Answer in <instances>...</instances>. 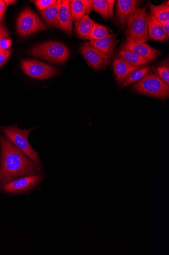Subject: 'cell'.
I'll return each instance as SVG.
<instances>
[{"instance_id":"cell-31","label":"cell","mask_w":169,"mask_h":255,"mask_svg":"<svg viewBox=\"0 0 169 255\" xmlns=\"http://www.w3.org/2000/svg\"><path fill=\"white\" fill-rule=\"evenodd\" d=\"M164 31L169 37V20L165 22L162 23Z\"/></svg>"},{"instance_id":"cell-15","label":"cell","mask_w":169,"mask_h":255,"mask_svg":"<svg viewBox=\"0 0 169 255\" xmlns=\"http://www.w3.org/2000/svg\"><path fill=\"white\" fill-rule=\"evenodd\" d=\"M58 28L69 35L72 33V21L70 9V1L62 0L58 15Z\"/></svg>"},{"instance_id":"cell-35","label":"cell","mask_w":169,"mask_h":255,"mask_svg":"<svg viewBox=\"0 0 169 255\" xmlns=\"http://www.w3.org/2000/svg\"><path fill=\"white\" fill-rule=\"evenodd\" d=\"M0 128H1V127H0Z\"/></svg>"},{"instance_id":"cell-22","label":"cell","mask_w":169,"mask_h":255,"mask_svg":"<svg viewBox=\"0 0 169 255\" xmlns=\"http://www.w3.org/2000/svg\"><path fill=\"white\" fill-rule=\"evenodd\" d=\"M150 70L149 67L141 68L134 72L122 84V88L126 87L140 80L147 75Z\"/></svg>"},{"instance_id":"cell-5","label":"cell","mask_w":169,"mask_h":255,"mask_svg":"<svg viewBox=\"0 0 169 255\" xmlns=\"http://www.w3.org/2000/svg\"><path fill=\"white\" fill-rule=\"evenodd\" d=\"M35 128L27 130L19 128L16 125L5 128L4 133L9 140L21 151L29 157L34 163L40 165V160L37 152L30 145L28 137L30 132Z\"/></svg>"},{"instance_id":"cell-16","label":"cell","mask_w":169,"mask_h":255,"mask_svg":"<svg viewBox=\"0 0 169 255\" xmlns=\"http://www.w3.org/2000/svg\"><path fill=\"white\" fill-rule=\"evenodd\" d=\"M148 36L149 39L160 41H166L169 38L162 23L152 15L149 16Z\"/></svg>"},{"instance_id":"cell-23","label":"cell","mask_w":169,"mask_h":255,"mask_svg":"<svg viewBox=\"0 0 169 255\" xmlns=\"http://www.w3.org/2000/svg\"><path fill=\"white\" fill-rule=\"evenodd\" d=\"M93 8L104 19H109L108 6L106 0H93Z\"/></svg>"},{"instance_id":"cell-1","label":"cell","mask_w":169,"mask_h":255,"mask_svg":"<svg viewBox=\"0 0 169 255\" xmlns=\"http://www.w3.org/2000/svg\"><path fill=\"white\" fill-rule=\"evenodd\" d=\"M2 164L0 169V184L4 185L20 177L33 175L39 168L5 136L0 137Z\"/></svg>"},{"instance_id":"cell-30","label":"cell","mask_w":169,"mask_h":255,"mask_svg":"<svg viewBox=\"0 0 169 255\" xmlns=\"http://www.w3.org/2000/svg\"><path fill=\"white\" fill-rule=\"evenodd\" d=\"M8 36V33L6 28L3 25L0 29V41L5 37Z\"/></svg>"},{"instance_id":"cell-33","label":"cell","mask_w":169,"mask_h":255,"mask_svg":"<svg viewBox=\"0 0 169 255\" xmlns=\"http://www.w3.org/2000/svg\"><path fill=\"white\" fill-rule=\"evenodd\" d=\"M3 26V25L2 24H0V29H1V28Z\"/></svg>"},{"instance_id":"cell-12","label":"cell","mask_w":169,"mask_h":255,"mask_svg":"<svg viewBox=\"0 0 169 255\" xmlns=\"http://www.w3.org/2000/svg\"><path fill=\"white\" fill-rule=\"evenodd\" d=\"M70 13L72 21L77 22L94 9L92 0H71L70 1Z\"/></svg>"},{"instance_id":"cell-19","label":"cell","mask_w":169,"mask_h":255,"mask_svg":"<svg viewBox=\"0 0 169 255\" xmlns=\"http://www.w3.org/2000/svg\"><path fill=\"white\" fill-rule=\"evenodd\" d=\"M118 56L127 63L134 66H143L150 62L147 59L123 48L118 52Z\"/></svg>"},{"instance_id":"cell-29","label":"cell","mask_w":169,"mask_h":255,"mask_svg":"<svg viewBox=\"0 0 169 255\" xmlns=\"http://www.w3.org/2000/svg\"><path fill=\"white\" fill-rule=\"evenodd\" d=\"M7 5L3 0H0V19L2 20L5 16Z\"/></svg>"},{"instance_id":"cell-6","label":"cell","mask_w":169,"mask_h":255,"mask_svg":"<svg viewBox=\"0 0 169 255\" xmlns=\"http://www.w3.org/2000/svg\"><path fill=\"white\" fill-rule=\"evenodd\" d=\"M16 28L18 34L21 37L47 29L39 17L29 8H26L20 14L17 19Z\"/></svg>"},{"instance_id":"cell-11","label":"cell","mask_w":169,"mask_h":255,"mask_svg":"<svg viewBox=\"0 0 169 255\" xmlns=\"http://www.w3.org/2000/svg\"><path fill=\"white\" fill-rule=\"evenodd\" d=\"M41 179V176L37 174L20 178L4 184L3 190L11 193L26 191L34 187Z\"/></svg>"},{"instance_id":"cell-25","label":"cell","mask_w":169,"mask_h":255,"mask_svg":"<svg viewBox=\"0 0 169 255\" xmlns=\"http://www.w3.org/2000/svg\"><path fill=\"white\" fill-rule=\"evenodd\" d=\"M56 2V0H36L34 3L37 8L42 12L49 8Z\"/></svg>"},{"instance_id":"cell-13","label":"cell","mask_w":169,"mask_h":255,"mask_svg":"<svg viewBox=\"0 0 169 255\" xmlns=\"http://www.w3.org/2000/svg\"><path fill=\"white\" fill-rule=\"evenodd\" d=\"M113 66L115 79L119 84H123L134 72L143 67L131 65L119 57L114 58Z\"/></svg>"},{"instance_id":"cell-27","label":"cell","mask_w":169,"mask_h":255,"mask_svg":"<svg viewBox=\"0 0 169 255\" xmlns=\"http://www.w3.org/2000/svg\"><path fill=\"white\" fill-rule=\"evenodd\" d=\"M11 45V41L8 38V36L4 37L0 41V50H6L10 49Z\"/></svg>"},{"instance_id":"cell-14","label":"cell","mask_w":169,"mask_h":255,"mask_svg":"<svg viewBox=\"0 0 169 255\" xmlns=\"http://www.w3.org/2000/svg\"><path fill=\"white\" fill-rule=\"evenodd\" d=\"M116 35L114 34H110L102 39L90 41L89 43L110 61L113 54L116 45Z\"/></svg>"},{"instance_id":"cell-10","label":"cell","mask_w":169,"mask_h":255,"mask_svg":"<svg viewBox=\"0 0 169 255\" xmlns=\"http://www.w3.org/2000/svg\"><path fill=\"white\" fill-rule=\"evenodd\" d=\"M140 1L136 0H118L116 1V19L120 27L124 28L130 16L139 6Z\"/></svg>"},{"instance_id":"cell-34","label":"cell","mask_w":169,"mask_h":255,"mask_svg":"<svg viewBox=\"0 0 169 255\" xmlns=\"http://www.w3.org/2000/svg\"><path fill=\"white\" fill-rule=\"evenodd\" d=\"M2 20L0 19V24H1Z\"/></svg>"},{"instance_id":"cell-3","label":"cell","mask_w":169,"mask_h":255,"mask_svg":"<svg viewBox=\"0 0 169 255\" xmlns=\"http://www.w3.org/2000/svg\"><path fill=\"white\" fill-rule=\"evenodd\" d=\"M133 89L140 94L161 100L167 99L169 96V85L155 74L144 77L133 87Z\"/></svg>"},{"instance_id":"cell-9","label":"cell","mask_w":169,"mask_h":255,"mask_svg":"<svg viewBox=\"0 0 169 255\" xmlns=\"http://www.w3.org/2000/svg\"><path fill=\"white\" fill-rule=\"evenodd\" d=\"M80 51L88 64L95 70L105 69L108 64V59L97 49L86 42L80 47Z\"/></svg>"},{"instance_id":"cell-2","label":"cell","mask_w":169,"mask_h":255,"mask_svg":"<svg viewBox=\"0 0 169 255\" xmlns=\"http://www.w3.org/2000/svg\"><path fill=\"white\" fill-rule=\"evenodd\" d=\"M29 53L35 57L58 64L65 62L69 56V50L65 45L53 41L36 45L30 50Z\"/></svg>"},{"instance_id":"cell-26","label":"cell","mask_w":169,"mask_h":255,"mask_svg":"<svg viewBox=\"0 0 169 255\" xmlns=\"http://www.w3.org/2000/svg\"><path fill=\"white\" fill-rule=\"evenodd\" d=\"M12 54V50H0V68L2 67L8 61Z\"/></svg>"},{"instance_id":"cell-7","label":"cell","mask_w":169,"mask_h":255,"mask_svg":"<svg viewBox=\"0 0 169 255\" xmlns=\"http://www.w3.org/2000/svg\"><path fill=\"white\" fill-rule=\"evenodd\" d=\"M21 67L28 76L39 80L50 79L58 73L56 68L32 59L23 60L21 63Z\"/></svg>"},{"instance_id":"cell-32","label":"cell","mask_w":169,"mask_h":255,"mask_svg":"<svg viewBox=\"0 0 169 255\" xmlns=\"http://www.w3.org/2000/svg\"><path fill=\"white\" fill-rule=\"evenodd\" d=\"M4 2L6 3L7 6H8L14 4L17 1H15V0H4Z\"/></svg>"},{"instance_id":"cell-17","label":"cell","mask_w":169,"mask_h":255,"mask_svg":"<svg viewBox=\"0 0 169 255\" xmlns=\"http://www.w3.org/2000/svg\"><path fill=\"white\" fill-rule=\"evenodd\" d=\"M61 4L62 0H57L54 4L41 12L43 19L50 26L58 28V15Z\"/></svg>"},{"instance_id":"cell-4","label":"cell","mask_w":169,"mask_h":255,"mask_svg":"<svg viewBox=\"0 0 169 255\" xmlns=\"http://www.w3.org/2000/svg\"><path fill=\"white\" fill-rule=\"evenodd\" d=\"M149 16L146 8H137L128 20L127 38L148 41Z\"/></svg>"},{"instance_id":"cell-28","label":"cell","mask_w":169,"mask_h":255,"mask_svg":"<svg viewBox=\"0 0 169 255\" xmlns=\"http://www.w3.org/2000/svg\"><path fill=\"white\" fill-rule=\"evenodd\" d=\"M108 6L109 17L111 19L113 18V7L115 3L114 0H107Z\"/></svg>"},{"instance_id":"cell-20","label":"cell","mask_w":169,"mask_h":255,"mask_svg":"<svg viewBox=\"0 0 169 255\" xmlns=\"http://www.w3.org/2000/svg\"><path fill=\"white\" fill-rule=\"evenodd\" d=\"M149 5L151 15L159 21L163 23L169 20V4L168 1L158 6L154 5L151 2L149 3Z\"/></svg>"},{"instance_id":"cell-18","label":"cell","mask_w":169,"mask_h":255,"mask_svg":"<svg viewBox=\"0 0 169 255\" xmlns=\"http://www.w3.org/2000/svg\"><path fill=\"white\" fill-rule=\"evenodd\" d=\"M95 21L88 15L81 20L75 22V32L76 35L84 39H89L92 28Z\"/></svg>"},{"instance_id":"cell-21","label":"cell","mask_w":169,"mask_h":255,"mask_svg":"<svg viewBox=\"0 0 169 255\" xmlns=\"http://www.w3.org/2000/svg\"><path fill=\"white\" fill-rule=\"evenodd\" d=\"M110 33V30L108 27L99 24L98 23H95L88 40L90 41L99 40L108 36Z\"/></svg>"},{"instance_id":"cell-8","label":"cell","mask_w":169,"mask_h":255,"mask_svg":"<svg viewBox=\"0 0 169 255\" xmlns=\"http://www.w3.org/2000/svg\"><path fill=\"white\" fill-rule=\"evenodd\" d=\"M122 48L149 61L156 60L161 54L160 51L152 48L146 42L140 40L127 38Z\"/></svg>"},{"instance_id":"cell-24","label":"cell","mask_w":169,"mask_h":255,"mask_svg":"<svg viewBox=\"0 0 169 255\" xmlns=\"http://www.w3.org/2000/svg\"><path fill=\"white\" fill-rule=\"evenodd\" d=\"M156 74L169 85V68L168 66H159L155 69Z\"/></svg>"}]
</instances>
